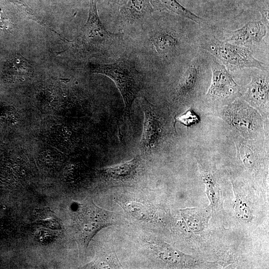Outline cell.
Instances as JSON below:
<instances>
[{
    "label": "cell",
    "instance_id": "14",
    "mask_svg": "<svg viewBox=\"0 0 269 269\" xmlns=\"http://www.w3.org/2000/svg\"><path fill=\"white\" fill-rule=\"evenodd\" d=\"M16 110L11 106H0V119L8 123L14 124L18 121Z\"/></svg>",
    "mask_w": 269,
    "mask_h": 269
},
{
    "label": "cell",
    "instance_id": "10",
    "mask_svg": "<svg viewBox=\"0 0 269 269\" xmlns=\"http://www.w3.org/2000/svg\"><path fill=\"white\" fill-rule=\"evenodd\" d=\"M153 10L167 11L177 14L197 23L202 21L201 17L191 12L176 0H148Z\"/></svg>",
    "mask_w": 269,
    "mask_h": 269
},
{
    "label": "cell",
    "instance_id": "2",
    "mask_svg": "<svg viewBox=\"0 0 269 269\" xmlns=\"http://www.w3.org/2000/svg\"><path fill=\"white\" fill-rule=\"evenodd\" d=\"M202 47L231 69L252 67L262 70L267 69L265 64L256 59L247 47L221 41L213 36L205 40Z\"/></svg>",
    "mask_w": 269,
    "mask_h": 269
},
{
    "label": "cell",
    "instance_id": "4",
    "mask_svg": "<svg viewBox=\"0 0 269 269\" xmlns=\"http://www.w3.org/2000/svg\"><path fill=\"white\" fill-rule=\"evenodd\" d=\"M211 67L212 79L207 97L223 99L235 96L239 92V87L226 67L214 59Z\"/></svg>",
    "mask_w": 269,
    "mask_h": 269
},
{
    "label": "cell",
    "instance_id": "18",
    "mask_svg": "<svg viewBox=\"0 0 269 269\" xmlns=\"http://www.w3.org/2000/svg\"><path fill=\"white\" fill-rule=\"evenodd\" d=\"M128 0H118V2L120 4H124Z\"/></svg>",
    "mask_w": 269,
    "mask_h": 269
},
{
    "label": "cell",
    "instance_id": "5",
    "mask_svg": "<svg viewBox=\"0 0 269 269\" xmlns=\"http://www.w3.org/2000/svg\"><path fill=\"white\" fill-rule=\"evenodd\" d=\"M119 36L107 30L98 15L97 0H90L89 17L83 28V39L90 43L106 46Z\"/></svg>",
    "mask_w": 269,
    "mask_h": 269
},
{
    "label": "cell",
    "instance_id": "16",
    "mask_svg": "<svg viewBox=\"0 0 269 269\" xmlns=\"http://www.w3.org/2000/svg\"><path fill=\"white\" fill-rule=\"evenodd\" d=\"M10 23L5 17L2 10L0 9V28L2 29L8 30L9 28Z\"/></svg>",
    "mask_w": 269,
    "mask_h": 269
},
{
    "label": "cell",
    "instance_id": "8",
    "mask_svg": "<svg viewBox=\"0 0 269 269\" xmlns=\"http://www.w3.org/2000/svg\"><path fill=\"white\" fill-rule=\"evenodd\" d=\"M140 164V157L137 155L128 161L103 168L100 171L106 179L114 181L127 180L135 176Z\"/></svg>",
    "mask_w": 269,
    "mask_h": 269
},
{
    "label": "cell",
    "instance_id": "11",
    "mask_svg": "<svg viewBox=\"0 0 269 269\" xmlns=\"http://www.w3.org/2000/svg\"><path fill=\"white\" fill-rule=\"evenodd\" d=\"M248 98L258 105L268 101V78L264 76H254L248 85Z\"/></svg>",
    "mask_w": 269,
    "mask_h": 269
},
{
    "label": "cell",
    "instance_id": "1",
    "mask_svg": "<svg viewBox=\"0 0 269 269\" xmlns=\"http://www.w3.org/2000/svg\"><path fill=\"white\" fill-rule=\"evenodd\" d=\"M91 70L105 75L114 82L123 97L126 115L131 119L133 103L143 85V74L137 70L134 62L122 58L109 64H92Z\"/></svg>",
    "mask_w": 269,
    "mask_h": 269
},
{
    "label": "cell",
    "instance_id": "7",
    "mask_svg": "<svg viewBox=\"0 0 269 269\" xmlns=\"http://www.w3.org/2000/svg\"><path fill=\"white\" fill-rule=\"evenodd\" d=\"M3 73L6 79L9 82H22L31 76L33 68L29 61L18 54L6 62Z\"/></svg>",
    "mask_w": 269,
    "mask_h": 269
},
{
    "label": "cell",
    "instance_id": "13",
    "mask_svg": "<svg viewBox=\"0 0 269 269\" xmlns=\"http://www.w3.org/2000/svg\"><path fill=\"white\" fill-rule=\"evenodd\" d=\"M199 74V66L195 63L190 65L180 79L176 88V96L183 97L189 94L196 85Z\"/></svg>",
    "mask_w": 269,
    "mask_h": 269
},
{
    "label": "cell",
    "instance_id": "17",
    "mask_svg": "<svg viewBox=\"0 0 269 269\" xmlns=\"http://www.w3.org/2000/svg\"><path fill=\"white\" fill-rule=\"evenodd\" d=\"M261 15L262 16V18L261 20H262L268 27L269 25V9L268 7L267 9H266L265 10H263L261 12Z\"/></svg>",
    "mask_w": 269,
    "mask_h": 269
},
{
    "label": "cell",
    "instance_id": "15",
    "mask_svg": "<svg viewBox=\"0 0 269 269\" xmlns=\"http://www.w3.org/2000/svg\"><path fill=\"white\" fill-rule=\"evenodd\" d=\"M199 121L197 116L192 110L189 109L180 116L175 118L174 126L176 122H179L187 127H189Z\"/></svg>",
    "mask_w": 269,
    "mask_h": 269
},
{
    "label": "cell",
    "instance_id": "6",
    "mask_svg": "<svg viewBox=\"0 0 269 269\" xmlns=\"http://www.w3.org/2000/svg\"><path fill=\"white\" fill-rule=\"evenodd\" d=\"M266 33L267 25L262 20L252 21L232 31L226 41L247 47L261 42Z\"/></svg>",
    "mask_w": 269,
    "mask_h": 269
},
{
    "label": "cell",
    "instance_id": "3",
    "mask_svg": "<svg viewBox=\"0 0 269 269\" xmlns=\"http://www.w3.org/2000/svg\"><path fill=\"white\" fill-rule=\"evenodd\" d=\"M144 121L139 147L144 155L150 154L157 147L162 136V124L158 108L145 97L141 99Z\"/></svg>",
    "mask_w": 269,
    "mask_h": 269
},
{
    "label": "cell",
    "instance_id": "9",
    "mask_svg": "<svg viewBox=\"0 0 269 269\" xmlns=\"http://www.w3.org/2000/svg\"><path fill=\"white\" fill-rule=\"evenodd\" d=\"M155 51L161 56L172 53L179 45V40L172 32L161 31L156 32L151 39Z\"/></svg>",
    "mask_w": 269,
    "mask_h": 269
},
{
    "label": "cell",
    "instance_id": "12",
    "mask_svg": "<svg viewBox=\"0 0 269 269\" xmlns=\"http://www.w3.org/2000/svg\"><path fill=\"white\" fill-rule=\"evenodd\" d=\"M152 11L148 0H128L123 9L126 17L131 21L142 19Z\"/></svg>",
    "mask_w": 269,
    "mask_h": 269
}]
</instances>
